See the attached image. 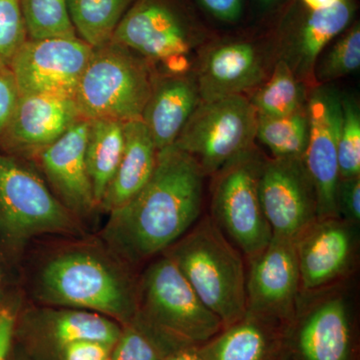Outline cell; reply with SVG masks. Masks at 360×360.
Masks as SVG:
<instances>
[{
  "mask_svg": "<svg viewBox=\"0 0 360 360\" xmlns=\"http://www.w3.org/2000/svg\"><path fill=\"white\" fill-rule=\"evenodd\" d=\"M205 174L200 163L174 146L158 151L153 176L127 205L110 212L103 231L108 245L137 262L167 250L200 217Z\"/></svg>",
  "mask_w": 360,
  "mask_h": 360,
  "instance_id": "cell-1",
  "label": "cell"
},
{
  "mask_svg": "<svg viewBox=\"0 0 360 360\" xmlns=\"http://www.w3.org/2000/svg\"><path fill=\"white\" fill-rule=\"evenodd\" d=\"M131 323L153 340L163 356L179 348L200 347L224 328L167 255L146 270Z\"/></svg>",
  "mask_w": 360,
  "mask_h": 360,
  "instance_id": "cell-2",
  "label": "cell"
},
{
  "mask_svg": "<svg viewBox=\"0 0 360 360\" xmlns=\"http://www.w3.org/2000/svg\"><path fill=\"white\" fill-rule=\"evenodd\" d=\"M193 290L224 328L248 312L245 262L240 251L220 231L212 217H205L168 248Z\"/></svg>",
  "mask_w": 360,
  "mask_h": 360,
  "instance_id": "cell-3",
  "label": "cell"
},
{
  "mask_svg": "<svg viewBox=\"0 0 360 360\" xmlns=\"http://www.w3.org/2000/svg\"><path fill=\"white\" fill-rule=\"evenodd\" d=\"M148 60L115 42L94 49L75 101L84 120H141L153 92Z\"/></svg>",
  "mask_w": 360,
  "mask_h": 360,
  "instance_id": "cell-4",
  "label": "cell"
},
{
  "mask_svg": "<svg viewBox=\"0 0 360 360\" xmlns=\"http://www.w3.org/2000/svg\"><path fill=\"white\" fill-rule=\"evenodd\" d=\"M39 293L45 302L89 310L129 324L137 302L127 283L96 255L68 252L42 270Z\"/></svg>",
  "mask_w": 360,
  "mask_h": 360,
  "instance_id": "cell-5",
  "label": "cell"
},
{
  "mask_svg": "<svg viewBox=\"0 0 360 360\" xmlns=\"http://www.w3.org/2000/svg\"><path fill=\"white\" fill-rule=\"evenodd\" d=\"M264 161L253 146L213 174L210 217L248 260L272 238L258 193Z\"/></svg>",
  "mask_w": 360,
  "mask_h": 360,
  "instance_id": "cell-6",
  "label": "cell"
},
{
  "mask_svg": "<svg viewBox=\"0 0 360 360\" xmlns=\"http://www.w3.org/2000/svg\"><path fill=\"white\" fill-rule=\"evenodd\" d=\"M257 112L245 96L200 101L174 146L213 175L227 162L253 148Z\"/></svg>",
  "mask_w": 360,
  "mask_h": 360,
  "instance_id": "cell-7",
  "label": "cell"
},
{
  "mask_svg": "<svg viewBox=\"0 0 360 360\" xmlns=\"http://www.w3.org/2000/svg\"><path fill=\"white\" fill-rule=\"evenodd\" d=\"M68 207L34 172L0 153V231L13 243L75 231Z\"/></svg>",
  "mask_w": 360,
  "mask_h": 360,
  "instance_id": "cell-8",
  "label": "cell"
},
{
  "mask_svg": "<svg viewBox=\"0 0 360 360\" xmlns=\"http://www.w3.org/2000/svg\"><path fill=\"white\" fill-rule=\"evenodd\" d=\"M92 53L94 49L78 37L27 39L9 68L20 96L75 98Z\"/></svg>",
  "mask_w": 360,
  "mask_h": 360,
  "instance_id": "cell-9",
  "label": "cell"
},
{
  "mask_svg": "<svg viewBox=\"0 0 360 360\" xmlns=\"http://www.w3.org/2000/svg\"><path fill=\"white\" fill-rule=\"evenodd\" d=\"M258 193L272 238L295 241L319 219L316 193L303 160H265Z\"/></svg>",
  "mask_w": 360,
  "mask_h": 360,
  "instance_id": "cell-10",
  "label": "cell"
},
{
  "mask_svg": "<svg viewBox=\"0 0 360 360\" xmlns=\"http://www.w3.org/2000/svg\"><path fill=\"white\" fill-rule=\"evenodd\" d=\"M340 92L315 85L307 97L309 134L303 162L314 184L319 219L338 217L335 193L340 180L338 141L342 122Z\"/></svg>",
  "mask_w": 360,
  "mask_h": 360,
  "instance_id": "cell-11",
  "label": "cell"
},
{
  "mask_svg": "<svg viewBox=\"0 0 360 360\" xmlns=\"http://www.w3.org/2000/svg\"><path fill=\"white\" fill-rule=\"evenodd\" d=\"M246 276L248 312L290 328L300 304V267L295 241L272 238L250 259Z\"/></svg>",
  "mask_w": 360,
  "mask_h": 360,
  "instance_id": "cell-12",
  "label": "cell"
},
{
  "mask_svg": "<svg viewBox=\"0 0 360 360\" xmlns=\"http://www.w3.org/2000/svg\"><path fill=\"white\" fill-rule=\"evenodd\" d=\"M297 360H355V336L348 300L338 292L298 305L288 333Z\"/></svg>",
  "mask_w": 360,
  "mask_h": 360,
  "instance_id": "cell-13",
  "label": "cell"
},
{
  "mask_svg": "<svg viewBox=\"0 0 360 360\" xmlns=\"http://www.w3.org/2000/svg\"><path fill=\"white\" fill-rule=\"evenodd\" d=\"M146 58L165 63L189 56L195 37L165 0H137L123 15L112 40Z\"/></svg>",
  "mask_w": 360,
  "mask_h": 360,
  "instance_id": "cell-14",
  "label": "cell"
},
{
  "mask_svg": "<svg viewBox=\"0 0 360 360\" xmlns=\"http://www.w3.org/2000/svg\"><path fill=\"white\" fill-rule=\"evenodd\" d=\"M356 224L340 217L319 219L295 240L300 285L319 292L347 274L354 262Z\"/></svg>",
  "mask_w": 360,
  "mask_h": 360,
  "instance_id": "cell-15",
  "label": "cell"
},
{
  "mask_svg": "<svg viewBox=\"0 0 360 360\" xmlns=\"http://www.w3.org/2000/svg\"><path fill=\"white\" fill-rule=\"evenodd\" d=\"M80 120L84 118L71 97L20 96L0 146L16 153H37Z\"/></svg>",
  "mask_w": 360,
  "mask_h": 360,
  "instance_id": "cell-16",
  "label": "cell"
},
{
  "mask_svg": "<svg viewBox=\"0 0 360 360\" xmlns=\"http://www.w3.org/2000/svg\"><path fill=\"white\" fill-rule=\"evenodd\" d=\"M262 56L255 45L227 41L201 56L195 80L201 101H214L259 87L265 82Z\"/></svg>",
  "mask_w": 360,
  "mask_h": 360,
  "instance_id": "cell-17",
  "label": "cell"
},
{
  "mask_svg": "<svg viewBox=\"0 0 360 360\" xmlns=\"http://www.w3.org/2000/svg\"><path fill=\"white\" fill-rule=\"evenodd\" d=\"M89 125V120H80L63 136L37 153L44 174L63 205L78 213L89 212L96 206L85 158Z\"/></svg>",
  "mask_w": 360,
  "mask_h": 360,
  "instance_id": "cell-18",
  "label": "cell"
},
{
  "mask_svg": "<svg viewBox=\"0 0 360 360\" xmlns=\"http://www.w3.org/2000/svg\"><path fill=\"white\" fill-rule=\"evenodd\" d=\"M288 328L246 312L198 349L205 360H276L288 347Z\"/></svg>",
  "mask_w": 360,
  "mask_h": 360,
  "instance_id": "cell-19",
  "label": "cell"
},
{
  "mask_svg": "<svg viewBox=\"0 0 360 360\" xmlns=\"http://www.w3.org/2000/svg\"><path fill=\"white\" fill-rule=\"evenodd\" d=\"M200 101L194 77L168 75L155 80L141 120L158 151L174 146Z\"/></svg>",
  "mask_w": 360,
  "mask_h": 360,
  "instance_id": "cell-20",
  "label": "cell"
},
{
  "mask_svg": "<svg viewBox=\"0 0 360 360\" xmlns=\"http://www.w3.org/2000/svg\"><path fill=\"white\" fill-rule=\"evenodd\" d=\"M124 150L101 205L108 212L127 205L137 195L155 172L158 150L141 120L123 123Z\"/></svg>",
  "mask_w": 360,
  "mask_h": 360,
  "instance_id": "cell-21",
  "label": "cell"
},
{
  "mask_svg": "<svg viewBox=\"0 0 360 360\" xmlns=\"http://www.w3.org/2000/svg\"><path fill=\"white\" fill-rule=\"evenodd\" d=\"M352 14L354 7L349 0H342L322 11H310L292 46L283 58L303 84H317L315 79L317 59L324 47L347 27Z\"/></svg>",
  "mask_w": 360,
  "mask_h": 360,
  "instance_id": "cell-22",
  "label": "cell"
},
{
  "mask_svg": "<svg viewBox=\"0 0 360 360\" xmlns=\"http://www.w3.org/2000/svg\"><path fill=\"white\" fill-rule=\"evenodd\" d=\"M122 329L110 317L84 309H68L47 314L37 326L35 338L54 354L68 343L94 340L115 345Z\"/></svg>",
  "mask_w": 360,
  "mask_h": 360,
  "instance_id": "cell-23",
  "label": "cell"
},
{
  "mask_svg": "<svg viewBox=\"0 0 360 360\" xmlns=\"http://www.w3.org/2000/svg\"><path fill=\"white\" fill-rule=\"evenodd\" d=\"M124 150L123 123L115 120H90L86 142V167L94 200L101 205Z\"/></svg>",
  "mask_w": 360,
  "mask_h": 360,
  "instance_id": "cell-24",
  "label": "cell"
},
{
  "mask_svg": "<svg viewBox=\"0 0 360 360\" xmlns=\"http://www.w3.org/2000/svg\"><path fill=\"white\" fill-rule=\"evenodd\" d=\"M132 0H68L77 37L92 49L110 44Z\"/></svg>",
  "mask_w": 360,
  "mask_h": 360,
  "instance_id": "cell-25",
  "label": "cell"
},
{
  "mask_svg": "<svg viewBox=\"0 0 360 360\" xmlns=\"http://www.w3.org/2000/svg\"><path fill=\"white\" fill-rule=\"evenodd\" d=\"M307 85L298 79L285 59L277 61L269 79L250 99L257 115L281 117L307 108Z\"/></svg>",
  "mask_w": 360,
  "mask_h": 360,
  "instance_id": "cell-26",
  "label": "cell"
},
{
  "mask_svg": "<svg viewBox=\"0 0 360 360\" xmlns=\"http://www.w3.org/2000/svg\"><path fill=\"white\" fill-rule=\"evenodd\" d=\"M309 134L307 108L281 117L257 115L255 139L269 149L272 158L303 160Z\"/></svg>",
  "mask_w": 360,
  "mask_h": 360,
  "instance_id": "cell-27",
  "label": "cell"
},
{
  "mask_svg": "<svg viewBox=\"0 0 360 360\" xmlns=\"http://www.w3.org/2000/svg\"><path fill=\"white\" fill-rule=\"evenodd\" d=\"M20 6L27 39L78 37L68 0H20Z\"/></svg>",
  "mask_w": 360,
  "mask_h": 360,
  "instance_id": "cell-28",
  "label": "cell"
},
{
  "mask_svg": "<svg viewBox=\"0 0 360 360\" xmlns=\"http://www.w3.org/2000/svg\"><path fill=\"white\" fill-rule=\"evenodd\" d=\"M342 122L338 141L340 179L360 176V110L354 98L341 96Z\"/></svg>",
  "mask_w": 360,
  "mask_h": 360,
  "instance_id": "cell-29",
  "label": "cell"
},
{
  "mask_svg": "<svg viewBox=\"0 0 360 360\" xmlns=\"http://www.w3.org/2000/svg\"><path fill=\"white\" fill-rule=\"evenodd\" d=\"M360 27L355 25L326 53L319 63L315 79L326 82L343 77L359 70Z\"/></svg>",
  "mask_w": 360,
  "mask_h": 360,
  "instance_id": "cell-30",
  "label": "cell"
},
{
  "mask_svg": "<svg viewBox=\"0 0 360 360\" xmlns=\"http://www.w3.org/2000/svg\"><path fill=\"white\" fill-rule=\"evenodd\" d=\"M26 40L20 0H0V65L9 68Z\"/></svg>",
  "mask_w": 360,
  "mask_h": 360,
  "instance_id": "cell-31",
  "label": "cell"
},
{
  "mask_svg": "<svg viewBox=\"0 0 360 360\" xmlns=\"http://www.w3.org/2000/svg\"><path fill=\"white\" fill-rule=\"evenodd\" d=\"M113 360H162L160 348L141 329L129 323L122 329L111 352Z\"/></svg>",
  "mask_w": 360,
  "mask_h": 360,
  "instance_id": "cell-32",
  "label": "cell"
},
{
  "mask_svg": "<svg viewBox=\"0 0 360 360\" xmlns=\"http://www.w3.org/2000/svg\"><path fill=\"white\" fill-rule=\"evenodd\" d=\"M338 217L352 224L360 221V176L340 179L335 193Z\"/></svg>",
  "mask_w": 360,
  "mask_h": 360,
  "instance_id": "cell-33",
  "label": "cell"
},
{
  "mask_svg": "<svg viewBox=\"0 0 360 360\" xmlns=\"http://www.w3.org/2000/svg\"><path fill=\"white\" fill-rule=\"evenodd\" d=\"M113 345L94 340L68 343L56 354L58 360H105L111 355Z\"/></svg>",
  "mask_w": 360,
  "mask_h": 360,
  "instance_id": "cell-34",
  "label": "cell"
},
{
  "mask_svg": "<svg viewBox=\"0 0 360 360\" xmlns=\"http://www.w3.org/2000/svg\"><path fill=\"white\" fill-rule=\"evenodd\" d=\"M18 98L20 94L11 68L0 65V136L8 124Z\"/></svg>",
  "mask_w": 360,
  "mask_h": 360,
  "instance_id": "cell-35",
  "label": "cell"
},
{
  "mask_svg": "<svg viewBox=\"0 0 360 360\" xmlns=\"http://www.w3.org/2000/svg\"><path fill=\"white\" fill-rule=\"evenodd\" d=\"M15 314L11 307H0V360L8 359L15 329Z\"/></svg>",
  "mask_w": 360,
  "mask_h": 360,
  "instance_id": "cell-36",
  "label": "cell"
},
{
  "mask_svg": "<svg viewBox=\"0 0 360 360\" xmlns=\"http://www.w3.org/2000/svg\"><path fill=\"white\" fill-rule=\"evenodd\" d=\"M200 2L208 13L224 21L238 20L243 9L241 0H200Z\"/></svg>",
  "mask_w": 360,
  "mask_h": 360,
  "instance_id": "cell-37",
  "label": "cell"
},
{
  "mask_svg": "<svg viewBox=\"0 0 360 360\" xmlns=\"http://www.w3.org/2000/svg\"><path fill=\"white\" fill-rule=\"evenodd\" d=\"M198 347L179 348L163 356L162 360H205Z\"/></svg>",
  "mask_w": 360,
  "mask_h": 360,
  "instance_id": "cell-38",
  "label": "cell"
},
{
  "mask_svg": "<svg viewBox=\"0 0 360 360\" xmlns=\"http://www.w3.org/2000/svg\"><path fill=\"white\" fill-rule=\"evenodd\" d=\"M342 0H302L310 11H322L340 4Z\"/></svg>",
  "mask_w": 360,
  "mask_h": 360,
  "instance_id": "cell-39",
  "label": "cell"
},
{
  "mask_svg": "<svg viewBox=\"0 0 360 360\" xmlns=\"http://www.w3.org/2000/svg\"><path fill=\"white\" fill-rule=\"evenodd\" d=\"M276 360H297L296 359V357L295 356V354H292V352H291L290 347H288L284 348V350L283 352H281V355H279L278 357H277Z\"/></svg>",
  "mask_w": 360,
  "mask_h": 360,
  "instance_id": "cell-40",
  "label": "cell"
},
{
  "mask_svg": "<svg viewBox=\"0 0 360 360\" xmlns=\"http://www.w3.org/2000/svg\"><path fill=\"white\" fill-rule=\"evenodd\" d=\"M264 4H270V2L274 1V0H262Z\"/></svg>",
  "mask_w": 360,
  "mask_h": 360,
  "instance_id": "cell-41",
  "label": "cell"
},
{
  "mask_svg": "<svg viewBox=\"0 0 360 360\" xmlns=\"http://www.w3.org/2000/svg\"><path fill=\"white\" fill-rule=\"evenodd\" d=\"M105 360H113L112 359H111V356L108 357V359H106Z\"/></svg>",
  "mask_w": 360,
  "mask_h": 360,
  "instance_id": "cell-42",
  "label": "cell"
}]
</instances>
